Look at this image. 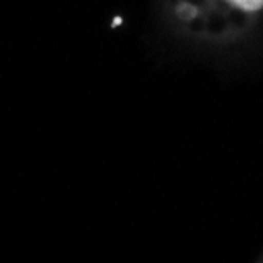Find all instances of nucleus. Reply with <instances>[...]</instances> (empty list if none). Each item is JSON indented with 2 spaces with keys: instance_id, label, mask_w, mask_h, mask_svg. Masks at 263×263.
I'll return each mask as SVG.
<instances>
[{
  "instance_id": "f257e3e1",
  "label": "nucleus",
  "mask_w": 263,
  "mask_h": 263,
  "mask_svg": "<svg viewBox=\"0 0 263 263\" xmlns=\"http://www.w3.org/2000/svg\"><path fill=\"white\" fill-rule=\"evenodd\" d=\"M183 53L219 68L263 62V0H154Z\"/></svg>"
},
{
  "instance_id": "f03ea898",
  "label": "nucleus",
  "mask_w": 263,
  "mask_h": 263,
  "mask_svg": "<svg viewBox=\"0 0 263 263\" xmlns=\"http://www.w3.org/2000/svg\"><path fill=\"white\" fill-rule=\"evenodd\" d=\"M256 260H258V261H263V250H261V253L258 255V258H256Z\"/></svg>"
}]
</instances>
